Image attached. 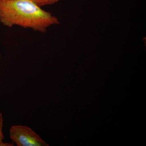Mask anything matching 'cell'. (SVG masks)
Returning <instances> with one entry per match:
<instances>
[{
  "instance_id": "obj_1",
  "label": "cell",
  "mask_w": 146,
  "mask_h": 146,
  "mask_svg": "<svg viewBox=\"0 0 146 146\" xmlns=\"http://www.w3.org/2000/svg\"><path fill=\"white\" fill-rule=\"evenodd\" d=\"M0 23L8 27L18 26L42 33L60 23L57 17L32 0H0Z\"/></svg>"
},
{
  "instance_id": "obj_2",
  "label": "cell",
  "mask_w": 146,
  "mask_h": 146,
  "mask_svg": "<svg viewBox=\"0 0 146 146\" xmlns=\"http://www.w3.org/2000/svg\"><path fill=\"white\" fill-rule=\"evenodd\" d=\"M10 139L17 146H49L48 144L29 127L14 125L9 129Z\"/></svg>"
},
{
  "instance_id": "obj_3",
  "label": "cell",
  "mask_w": 146,
  "mask_h": 146,
  "mask_svg": "<svg viewBox=\"0 0 146 146\" xmlns=\"http://www.w3.org/2000/svg\"><path fill=\"white\" fill-rule=\"evenodd\" d=\"M3 119L2 114L0 112V146H13V143H5L4 142V136L3 133Z\"/></svg>"
},
{
  "instance_id": "obj_4",
  "label": "cell",
  "mask_w": 146,
  "mask_h": 146,
  "mask_svg": "<svg viewBox=\"0 0 146 146\" xmlns=\"http://www.w3.org/2000/svg\"><path fill=\"white\" fill-rule=\"evenodd\" d=\"M37 5L42 7L44 6L52 5L60 0H32Z\"/></svg>"
},
{
  "instance_id": "obj_5",
  "label": "cell",
  "mask_w": 146,
  "mask_h": 146,
  "mask_svg": "<svg viewBox=\"0 0 146 146\" xmlns=\"http://www.w3.org/2000/svg\"><path fill=\"white\" fill-rule=\"evenodd\" d=\"M1 50H0V59H1Z\"/></svg>"
},
{
  "instance_id": "obj_6",
  "label": "cell",
  "mask_w": 146,
  "mask_h": 146,
  "mask_svg": "<svg viewBox=\"0 0 146 146\" xmlns=\"http://www.w3.org/2000/svg\"><path fill=\"white\" fill-rule=\"evenodd\" d=\"M0 68H1V65H0Z\"/></svg>"
}]
</instances>
